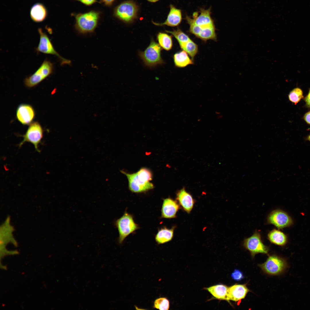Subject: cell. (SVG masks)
<instances>
[{
    "label": "cell",
    "instance_id": "cell-1",
    "mask_svg": "<svg viewBox=\"0 0 310 310\" xmlns=\"http://www.w3.org/2000/svg\"><path fill=\"white\" fill-rule=\"evenodd\" d=\"M211 8L202 9L199 13L194 12L192 17L187 16L186 20L191 23V29L193 34L198 38L203 35L206 32L215 28L211 16Z\"/></svg>",
    "mask_w": 310,
    "mask_h": 310
},
{
    "label": "cell",
    "instance_id": "cell-2",
    "mask_svg": "<svg viewBox=\"0 0 310 310\" xmlns=\"http://www.w3.org/2000/svg\"><path fill=\"white\" fill-rule=\"evenodd\" d=\"M121 172L127 177L130 190L135 193L144 192L153 189L154 185L150 181L152 179L150 171L146 168H142L137 173H127L122 171Z\"/></svg>",
    "mask_w": 310,
    "mask_h": 310
},
{
    "label": "cell",
    "instance_id": "cell-3",
    "mask_svg": "<svg viewBox=\"0 0 310 310\" xmlns=\"http://www.w3.org/2000/svg\"><path fill=\"white\" fill-rule=\"evenodd\" d=\"M99 15V12L92 11L76 14L75 16L76 29L82 34L93 32L97 26Z\"/></svg>",
    "mask_w": 310,
    "mask_h": 310
},
{
    "label": "cell",
    "instance_id": "cell-4",
    "mask_svg": "<svg viewBox=\"0 0 310 310\" xmlns=\"http://www.w3.org/2000/svg\"><path fill=\"white\" fill-rule=\"evenodd\" d=\"M162 48L152 39L149 46L144 51H140L139 55L146 65L153 67L164 63L161 56Z\"/></svg>",
    "mask_w": 310,
    "mask_h": 310
},
{
    "label": "cell",
    "instance_id": "cell-5",
    "mask_svg": "<svg viewBox=\"0 0 310 310\" xmlns=\"http://www.w3.org/2000/svg\"><path fill=\"white\" fill-rule=\"evenodd\" d=\"M115 225L118 231V242L120 244L122 243L129 235L139 228L138 225L135 222L133 215L126 211L115 221Z\"/></svg>",
    "mask_w": 310,
    "mask_h": 310
},
{
    "label": "cell",
    "instance_id": "cell-6",
    "mask_svg": "<svg viewBox=\"0 0 310 310\" xmlns=\"http://www.w3.org/2000/svg\"><path fill=\"white\" fill-rule=\"evenodd\" d=\"M53 64L50 61L45 59L32 75L26 78L24 83L28 88H32L38 84L53 73Z\"/></svg>",
    "mask_w": 310,
    "mask_h": 310
},
{
    "label": "cell",
    "instance_id": "cell-7",
    "mask_svg": "<svg viewBox=\"0 0 310 310\" xmlns=\"http://www.w3.org/2000/svg\"><path fill=\"white\" fill-rule=\"evenodd\" d=\"M138 11V7L134 2L128 1L122 3L116 7L114 14L124 22L129 23L136 18Z\"/></svg>",
    "mask_w": 310,
    "mask_h": 310
},
{
    "label": "cell",
    "instance_id": "cell-8",
    "mask_svg": "<svg viewBox=\"0 0 310 310\" xmlns=\"http://www.w3.org/2000/svg\"><path fill=\"white\" fill-rule=\"evenodd\" d=\"M43 135V130L40 124L36 121L33 122L29 124L25 133L22 135L23 140L19 144V147L25 142H29L34 145L37 152H40L38 145L41 143Z\"/></svg>",
    "mask_w": 310,
    "mask_h": 310
},
{
    "label": "cell",
    "instance_id": "cell-9",
    "mask_svg": "<svg viewBox=\"0 0 310 310\" xmlns=\"http://www.w3.org/2000/svg\"><path fill=\"white\" fill-rule=\"evenodd\" d=\"M267 223L275 226L278 229L290 227L293 225L292 218L285 211L280 209L272 211L268 216Z\"/></svg>",
    "mask_w": 310,
    "mask_h": 310
},
{
    "label": "cell",
    "instance_id": "cell-10",
    "mask_svg": "<svg viewBox=\"0 0 310 310\" xmlns=\"http://www.w3.org/2000/svg\"><path fill=\"white\" fill-rule=\"evenodd\" d=\"M243 246L250 253L252 257L259 253L267 254L269 248L263 243L260 233L256 231L250 237L245 239Z\"/></svg>",
    "mask_w": 310,
    "mask_h": 310
},
{
    "label": "cell",
    "instance_id": "cell-11",
    "mask_svg": "<svg viewBox=\"0 0 310 310\" xmlns=\"http://www.w3.org/2000/svg\"><path fill=\"white\" fill-rule=\"evenodd\" d=\"M38 31L40 35V40L36 49L37 53L56 55L60 59L62 65L69 64V60L62 57L56 51L50 39L47 34L43 31L42 29L38 28Z\"/></svg>",
    "mask_w": 310,
    "mask_h": 310
},
{
    "label": "cell",
    "instance_id": "cell-12",
    "mask_svg": "<svg viewBox=\"0 0 310 310\" xmlns=\"http://www.w3.org/2000/svg\"><path fill=\"white\" fill-rule=\"evenodd\" d=\"M267 273L276 275L282 273L285 269L286 264L282 258L275 255L269 256L264 263L259 265Z\"/></svg>",
    "mask_w": 310,
    "mask_h": 310
},
{
    "label": "cell",
    "instance_id": "cell-13",
    "mask_svg": "<svg viewBox=\"0 0 310 310\" xmlns=\"http://www.w3.org/2000/svg\"><path fill=\"white\" fill-rule=\"evenodd\" d=\"M10 221V218L8 216L0 227V250L2 254L5 253V246L9 243H12L17 246L13 235L14 229Z\"/></svg>",
    "mask_w": 310,
    "mask_h": 310
},
{
    "label": "cell",
    "instance_id": "cell-14",
    "mask_svg": "<svg viewBox=\"0 0 310 310\" xmlns=\"http://www.w3.org/2000/svg\"><path fill=\"white\" fill-rule=\"evenodd\" d=\"M35 115L34 109L32 106L28 104H20L16 110L17 119L19 122L24 125H28L31 123Z\"/></svg>",
    "mask_w": 310,
    "mask_h": 310
},
{
    "label": "cell",
    "instance_id": "cell-15",
    "mask_svg": "<svg viewBox=\"0 0 310 310\" xmlns=\"http://www.w3.org/2000/svg\"><path fill=\"white\" fill-rule=\"evenodd\" d=\"M180 208L179 204L176 201L170 198L164 199L161 209V218L168 219L175 218Z\"/></svg>",
    "mask_w": 310,
    "mask_h": 310
},
{
    "label": "cell",
    "instance_id": "cell-16",
    "mask_svg": "<svg viewBox=\"0 0 310 310\" xmlns=\"http://www.w3.org/2000/svg\"><path fill=\"white\" fill-rule=\"evenodd\" d=\"M176 199L184 210L187 213H190L193 208L195 201L184 187L177 192Z\"/></svg>",
    "mask_w": 310,
    "mask_h": 310
},
{
    "label": "cell",
    "instance_id": "cell-17",
    "mask_svg": "<svg viewBox=\"0 0 310 310\" xmlns=\"http://www.w3.org/2000/svg\"><path fill=\"white\" fill-rule=\"evenodd\" d=\"M182 15L180 9L176 8L173 5H170V10L165 21L163 23H159L152 21V23L157 26L166 25L175 27L179 25L181 22Z\"/></svg>",
    "mask_w": 310,
    "mask_h": 310
},
{
    "label": "cell",
    "instance_id": "cell-18",
    "mask_svg": "<svg viewBox=\"0 0 310 310\" xmlns=\"http://www.w3.org/2000/svg\"><path fill=\"white\" fill-rule=\"evenodd\" d=\"M249 291L245 284H235L228 288L226 301H241L245 298Z\"/></svg>",
    "mask_w": 310,
    "mask_h": 310
},
{
    "label": "cell",
    "instance_id": "cell-19",
    "mask_svg": "<svg viewBox=\"0 0 310 310\" xmlns=\"http://www.w3.org/2000/svg\"><path fill=\"white\" fill-rule=\"evenodd\" d=\"M47 11L45 6L41 3H37L31 7L30 15L32 20L39 23L44 21L47 16Z\"/></svg>",
    "mask_w": 310,
    "mask_h": 310
},
{
    "label": "cell",
    "instance_id": "cell-20",
    "mask_svg": "<svg viewBox=\"0 0 310 310\" xmlns=\"http://www.w3.org/2000/svg\"><path fill=\"white\" fill-rule=\"evenodd\" d=\"M267 238L271 243L281 246L285 245L288 240L286 234L276 229H273L269 232L267 235Z\"/></svg>",
    "mask_w": 310,
    "mask_h": 310
},
{
    "label": "cell",
    "instance_id": "cell-21",
    "mask_svg": "<svg viewBox=\"0 0 310 310\" xmlns=\"http://www.w3.org/2000/svg\"><path fill=\"white\" fill-rule=\"evenodd\" d=\"M175 228V226L170 229L164 227L159 229L155 237L156 242L159 244H162L171 241L173 237Z\"/></svg>",
    "mask_w": 310,
    "mask_h": 310
},
{
    "label": "cell",
    "instance_id": "cell-22",
    "mask_svg": "<svg viewBox=\"0 0 310 310\" xmlns=\"http://www.w3.org/2000/svg\"><path fill=\"white\" fill-rule=\"evenodd\" d=\"M188 53L184 50L175 53L173 56L175 66L183 68L193 64V60L189 57Z\"/></svg>",
    "mask_w": 310,
    "mask_h": 310
},
{
    "label": "cell",
    "instance_id": "cell-23",
    "mask_svg": "<svg viewBox=\"0 0 310 310\" xmlns=\"http://www.w3.org/2000/svg\"><path fill=\"white\" fill-rule=\"evenodd\" d=\"M228 288L223 284H218L207 288L206 289L216 298L227 300Z\"/></svg>",
    "mask_w": 310,
    "mask_h": 310
},
{
    "label": "cell",
    "instance_id": "cell-24",
    "mask_svg": "<svg viewBox=\"0 0 310 310\" xmlns=\"http://www.w3.org/2000/svg\"><path fill=\"white\" fill-rule=\"evenodd\" d=\"M157 39L160 46L166 51L170 50L173 46L172 36L164 32H159L157 35Z\"/></svg>",
    "mask_w": 310,
    "mask_h": 310
},
{
    "label": "cell",
    "instance_id": "cell-25",
    "mask_svg": "<svg viewBox=\"0 0 310 310\" xmlns=\"http://www.w3.org/2000/svg\"><path fill=\"white\" fill-rule=\"evenodd\" d=\"M182 49L186 52L193 60L198 51L197 45L192 40L179 45Z\"/></svg>",
    "mask_w": 310,
    "mask_h": 310
},
{
    "label": "cell",
    "instance_id": "cell-26",
    "mask_svg": "<svg viewBox=\"0 0 310 310\" xmlns=\"http://www.w3.org/2000/svg\"><path fill=\"white\" fill-rule=\"evenodd\" d=\"M166 31L171 34L175 38L179 45L184 44L191 39L188 35L179 28L173 31L166 30Z\"/></svg>",
    "mask_w": 310,
    "mask_h": 310
},
{
    "label": "cell",
    "instance_id": "cell-27",
    "mask_svg": "<svg viewBox=\"0 0 310 310\" xmlns=\"http://www.w3.org/2000/svg\"><path fill=\"white\" fill-rule=\"evenodd\" d=\"M288 97L290 101L296 104L303 97V91L299 88H295L290 92Z\"/></svg>",
    "mask_w": 310,
    "mask_h": 310
},
{
    "label": "cell",
    "instance_id": "cell-28",
    "mask_svg": "<svg viewBox=\"0 0 310 310\" xmlns=\"http://www.w3.org/2000/svg\"><path fill=\"white\" fill-rule=\"evenodd\" d=\"M170 302L165 297H160L156 299L154 303V308L161 310H167L169 309Z\"/></svg>",
    "mask_w": 310,
    "mask_h": 310
},
{
    "label": "cell",
    "instance_id": "cell-29",
    "mask_svg": "<svg viewBox=\"0 0 310 310\" xmlns=\"http://www.w3.org/2000/svg\"><path fill=\"white\" fill-rule=\"evenodd\" d=\"M232 278L235 280L239 281L243 278L244 277L242 272L238 270H235L231 274Z\"/></svg>",
    "mask_w": 310,
    "mask_h": 310
},
{
    "label": "cell",
    "instance_id": "cell-30",
    "mask_svg": "<svg viewBox=\"0 0 310 310\" xmlns=\"http://www.w3.org/2000/svg\"><path fill=\"white\" fill-rule=\"evenodd\" d=\"M304 100L306 106L308 108H310V88L307 94L304 98Z\"/></svg>",
    "mask_w": 310,
    "mask_h": 310
},
{
    "label": "cell",
    "instance_id": "cell-31",
    "mask_svg": "<svg viewBox=\"0 0 310 310\" xmlns=\"http://www.w3.org/2000/svg\"><path fill=\"white\" fill-rule=\"evenodd\" d=\"M79 1L87 5H92L97 2V0H75Z\"/></svg>",
    "mask_w": 310,
    "mask_h": 310
},
{
    "label": "cell",
    "instance_id": "cell-32",
    "mask_svg": "<svg viewBox=\"0 0 310 310\" xmlns=\"http://www.w3.org/2000/svg\"><path fill=\"white\" fill-rule=\"evenodd\" d=\"M303 119L307 124L310 125V111L304 115Z\"/></svg>",
    "mask_w": 310,
    "mask_h": 310
},
{
    "label": "cell",
    "instance_id": "cell-33",
    "mask_svg": "<svg viewBox=\"0 0 310 310\" xmlns=\"http://www.w3.org/2000/svg\"><path fill=\"white\" fill-rule=\"evenodd\" d=\"M114 0H101V1L106 5H110L112 4Z\"/></svg>",
    "mask_w": 310,
    "mask_h": 310
},
{
    "label": "cell",
    "instance_id": "cell-34",
    "mask_svg": "<svg viewBox=\"0 0 310 310\" xmlns=\"http://www.w3.org/2000/svg\"><path fill=\"white\" fill-rule=\"evenodd\" d=\"M148 1L151 2H155L158 1L159 0H147Z\"/></svg>",
    "mask_w": 310,
    "mask_h": 310
},
{
    "label": "cell",
    "instance_id": "cell-35",
    "mask_svg": "<svg viewBox=\"0 0 310 310\" xmlns=\"http://www.w3.org/2000/svg\"><path fill=\"white\" fill-rule=\"evenodd\" d=\"M307 140H308L310 142V134L307 137Z\"/></svg>",
    "mask_w": 310,
    "mask_h": 310
}]
</instances>
